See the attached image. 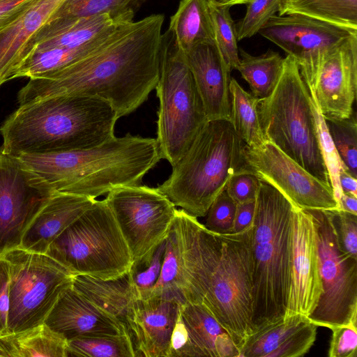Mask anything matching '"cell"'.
I'll return each instance as SVG.
<instances>
[{"label":"cell","mask_w":357,"mask_h":357,"mask_svg":"<svg viewBox=\"0 0 357 357\" xmlns=\"http://www.w3.org/2000/svg\"><path fill=\"white\" fill-rule=\"evenodd\" d=\"M162 14L116 29L96 50L56 73L30 78L17 93L19 106L62 95L98 97L119 118L136 110L155 89L160 76Z\"/></svg>","instance_id":"obj_1"},{"label":"cell","mask_w":357,"mask_h":357,"mask_svg":"<svg viewBox=\"0 0 357 357\" xmlns=\"http://www.w3.org/2000/svg\"><path fill=\"white\" fill-rule=\"evenodd\" d=\"M109 102L96 96L62 95L19 106L0 128V151L17 156L98 146L114 137L119 119Z\"/></svg>","instance_id":"obj_2"},{"label":"cell","mask_w":357,"mask_h":357,"mask_svg":"<svg viewBox=\"0 0 357 357\" xmlns=\"http://www.w3.org/2000/svg\"><path fill=\"white\" fill-rule=\"evenodd\" d=\"M16 157L54 191L93 199L116 188L141 184L161 159L156 139L130 133L92 148Z\"/></svg>","instance_id":"obj_3"},{"label":"cell","mask_w":357,"mask_h":357,"mask_svg":"<svg viewBox=\"0 0 357 357\" xmlns=\"http://www.w3.org/2000/svg\"><path fill=\"white\" fill-rule=\"evenodd\" d=\"M244 145L229 120L208 121L157 188L188 214L204 217L230 178L245 169Z\"/></svg>","instance_id":"obj_4"},{"label":"cell","mask_w":357,"mask_h":357,"mask_svg":"<svg viewBox=\"0 0 357 357\" xmlns=\"http://www.w3.org/2000/svg\"><path fill=\"white\" fill-rule=\"evenodd\" d=\"M266 141L321 181L331 184L320 150L309 90L295 59H283L278 82L258 106Z\"/></svg>","instance_id":"obj_5"},{"label":"cell","mask_w":357,"mask_h":357,"mask_svg":"<svg viewBox=\"0 0 357 357\" xmlns=\"http://www.w3.org/2000/svg\"><path fill=\"white\" fill-rule=\"evenodd\" d=\"M155 89L159 100L155 139L161 159L172 167L208 120L184 54L168 30L162 34L160 76Z\"/></svg>","instance_id":"obj_6"},{"label":"cell","mask_w":357,"mask_h":357,"mask_svg":"<svg viewBox=\"0 0 357 357\" xmlns=\"http://www.w3.org/2000/svg\"><path fill=\"white\" fill-rule=\"evenodd\" d=\"M46 255L75 275L102 280L126 274L132 263L127 243L105 199L96 200L54 239Z\"/></svg>","instance_id":"obj_7"},{"label":"cell","mask_w":357,"mask_h":357,"mask_svg":"<svg viewBox=\"0 0 357 357\" xmlns=\"http://www.w3.org/2000/svg\"><path fill=\"white\" fill-rule=\"evenodd\" d=\"M220 235V257L202 304L240 351L252 334V227Z\"/></svg>","instance_id":"obj_8"},{"label":"cell","mask_w":357,"mask_h":357,"mask_svg":"<svg viewBox=\"0 0 357 357\" xmlns=\"http://www.w3.org/2000/svg\"><path fill=\"white\" fill-rule=\"evenodd\" d=\"M3 256L9 264L8 328L15 334L43 324L75 275L46 254L15 248Z\"/></svg>","instance_id":"obj_9"},{"label":"cell","mask_w":357,"mask_h":357,"mask_svg":"<svg viewBox=\"0 0 357 357\" xmlns=\"http://www.w3.org/2000/svg\"><path fill=\"white\" fill-rule=\"evenodd\" d=\"M294 212L278 227H252V333L284 318L291 282Z\"/></svg>","instance_id":"obj_10"},{"label":"cell","mask_w":357,"mask_h":357,"mask_svg":"<svg viewBox=\"0 0 357 357\" xmlns=\"http://www.w3.org/2000/svg\"><path fill=\"white\" fill-rule=\"evenodd\" d=\"M307 211L314 227L322 282L318 305L308 319L331 330L357 324V259L339 247L330 210Z\"/></svg>","instance_id":"obj_11"},{"label":"cell","mask_w":357,"mask_h":357,"mask_svg":"<svg viewBox=\"0 0 357 357\" xmlns=\"http://www.w3.org/2000/svg\"><path fill=\"white\" fill-rule=\"evenodd\" d=\"M105 201L132 261L151 253L167 237L176 211V206L157 188L141 184L116 188L107 194Z\"/></svg>","instance_id":"obj_12"},{"label":"cell","mask_w":357,"mask_h":357,"mask_svg":"<svg viewBox=\"0 0 357 357\" xmlns=\"http://www.w3.org/2000/svg\"><path fill=\"white\" fill-rule=\"evenodd\" d=\"M296 61L308 89H313L326 52L357 35V29L308 16L273 15L259 31Z\"/></svg>","instance_id":"obj_13"},{"label":"cell","mask_w":357,"mask_h":357,"mask_svg":"<svg viewBox=\"0 0 357 357\" xmlns=\"http://www.w3.org/2000/svg\"><path fill=\"white\" fill-rule=\"evenodd\" d=\"M245 168L279 190L303 210L338 209L332 186L305 170L277 146L266 141L257 148L244 145Z\"/></svg>","instance_id":"obj_14"},{"label":"cell","mask_w":357,"mask_h":357,"mask_svg":"<svg viewBox=\"0 0 357 357\" xmlns=\"http://www.w3.org/2000/svg\"><path fill=\"white\" fill-rule=\"evenodd\" d=\"M55 192L17 157L0 151V255L19 247L28 222Z\"/></svg>","instance_id":"obj_15"},{"label":"cell","mask_w":357,"mask_h":357,"mask_svg":"<svg viewBox=\"0 0 357 357\" xmlns=\"http://www.w3.org/2000/svg\"><path fill=\"white\" fill-rule=\"evenodd\" d=\"M356 89L357 35L326 52L311 90L325 119H343L354 112Z\"/></svg>","instance_id":"obj_16"},{"label":"cell","mask_w":357,"mask_h":357,"mask_svg":"<svg viewBox=\"0 0 357 357\" xmlns=\"http://www.w3.org/2000/svg\"><path fill=\"white\" fill-rule=\"evenodd\" d=\"M322 293V282L311 215L296 208L293 220L291 282L284 318L301 314L309 317Z\"/></svg>","instance_id":"obj_17"},{"label":"cell","mask_w":357,"mask_h":357,"mask_svg":"<svg viewBox=\"0 0 357 357\" xmlns=\"http://www.w3.org/2000/svg\"><path fill=\"white\" fill-rule=\"evenodd\" d=\"M176 217L182 243L183 297L186 303L202 304L220 257V235L183 209H176Z\"/></svg>","instance_id":"obj_18"},{"label":"cell","mask_w":357,"mask_h":357,"mask_svg":"<svg viewBox=\"0 0 357 357\" xmlns=\"http://www.w3.org/2000/svg\"><path fill=\"white\" fill-rule=\"evenodd\" d=\"M44 323L67 340L85 336L128 335L118 321L73 287L61 295Z\"/></svg>","instance_id":"obj_19"},{"label":"cell","mask_w":357,"mask_h":357,"mask_svg":"<svg viewBox=\"0 0 357 357\" xmlns=\"http://www.w3.org/2000/svg\"><path fill=\"white\" fill-rule=\"evenodd\" d=\"M208 121L229 120L231 71L215 43L200 44L183 53Z\"/></svg>","instance_id":"obj_20"},{"label":"cell","mask_w":357,"mask_h":357,"mask_svg":"<svg viewBox=\"0 0 357 357\" xmlns=\"http://www.w3.org/2000/svg\"><path fill=\"white\" fill-rule=\"evenodd\" d=\"M96 200L83 195L54 192L28 222L17 248L46 254L54 239Z\"/></svg>","instance_id":"obj_21"},{"label":"cell","mask_w":357,"mask_h":357,"mask_svg":"<svg viewBox=\"0 0 357 357\" xmlns=\"http://www.w3.org/2000/svg\"><path fill=\"white\" fill-rule=\"evenodd\" d=\"M181 305L157 296L137 299L132 332L136 357H169L170 338Z\"/></svg>","instance_id":"obj_22"},{"label":"cell","mask_w":357,"mask_h":357,"mask_svg":"<svg viewBox=\"0 0 357 357\" xmlns=\"http://www.w3.org/2000/svg\"><path fill=\"white\" fill-rule=\"evenodd\" d=\"M130 22L107 14L79 18L52 17L30 40L24 58L35 50L81 47Z\"/></svg>","instance_id":"obj_23"},{"label":"cell","mask_w":357,"mask_h":357,"mask_svg":"<svg viewBox=\"0 0 357 357\" xmlns=\"http://www.w3.org/2000/svg\"><path fill=\"white\" fill-rule=\"evenodd\" d=\"M65 0H36L12 22L0 29V86L13 79L30 40Z\"/></svg>","instance_id":"obj_24"},{"label":"cell","mask_w":357,"mask_h":357,"mask_svg":"<svg viewBox=\"0 0 357 357\" xmlns=\"http://www.w3.org/2000/svg\"><path fill=\"white\" fill-rule=\"evenodd\" d=\"M127 273L108 280L75 275L72 287L118 321L125 328L132 342L137 298L132 290Z\"/></svg>","instance_id":"obj_25"},{"label":"cell","mask_w":357,"mask_h":357,"mask_svg":"<svg viewBox=\"0 0 357 357\" xmlns=\"http://www.w3.org/2000/svg\"><path fill=\"white\" fill-rule=\"evenodd\" d=\"M180 312L197 357H239L229 334L202 304L185 303Z\"/></svg>","instance_id":"obj_26"},{"label":"cell","mask_w":357,"mask_h":357,"mask_svg":"<svg viewBox=\"0 0 357 357\" xmlns=\"http://www.w3.org/2000/svg\"><path fill=\"white\" fill-rule=\"evenodd\" d=\"M168 31L183 53L200 44L214 43L208 0H181Z\"/></svg>","instance_id":"obj_27"},{"label":"cell","mask_w":357,"mask_h":357,"mask_svg":"<svg viewBox=\"0 0 357 357\" xmlns=\"http://www.w3.org/2000/svg\"><path fill=\"white\" fill-rule=\"evenodd\" d=\"M114 31L78 48L50 47L33 50L16 68L13 79L44 77L62 70L96 50Z\"/></svg>","instance_id":"obj_28"},{"label":"cell","mask_w":357,"mask_h":357,"mask_svg":"<svg viewBox=\"0 0 357 357\" xmlns=\"http://www.w3.org/2000/svg\"><path fill=\"white\" fill-rule=\"evenodd\" d=\"M229 122L237 136L248 147L257 148L266 139L260 123L258 106L261 99L245 91L231 78Z\"/></svg>","instance_id":"obj_29"},{"label":"cell","mask_w":357,"mask_h":357,"mask_svg":"<svg viewBox=\"0 0 357 357\" xmlns=\"http://www.w3.org/2000/svg\"><path fill=\"white\" fill-rule=\"evenodd\" d=\"M182 243L178 220L174 219L166 237V246L160 276L151 296L174 300L183 304ZM150 296V297H151Z\"/></svg>","instance_id":"obj_30"},{"label":"cell","mask_w":357,"mask_h":357,"mask_svg":"<svg viewBox=\"0 0 357 357\" xmlns=\"http://www.w3.org/2000/svg\"><path fill=\"white\" fill-rule=\"evenodd\" d=\"M279 15L298 14L357 29V0H282Z\"/></svg>","instance_id":"obj_31"},{"label":"cell","mask_w":357,"mask_h":357,"mask_svg":"<svg viewBox=\"0 0 357 357\" xmlns=\"http://www.w3.org/2000/svg\"><path fill=\"white\" fill-rule=\"evenodd\" d=\"M239 57L236 70L248 83L251 93L259 99L268 97L278 82L284 59L271 50L261 55L253 56L240 49Z\"/></svg>","instance_id":"obj_32"},{"label":"cell","mask_w":357,"mask_h":357,"mask_svg":"<svg viewBox=\"0 0 357 357\" xmlns=\"http://www.w3.org/2000/svg\"><path fill=\"white\" fill-rule=\"evenodd\" d=\"M13 357H67L68 340L45 323L10 334Z\"/></svg>","instance_id":"obj_33"},{"label":"cell","mask_w":357,"mask_h":357,"mask_svg":"<svg viewBox=\"0 0 357 357\" xmlns=\"http://www.w3.org/2000/svg\"><path fill=\"white\" fill-rule=\"evenodd\" d=\"M310 319L301 314L280 321L252 333L240 350L239 357H268L289 335Z\"/></svg>","instance_id":"obj_34"},{"label":"cell","mask_w":357,"mask_h":357,"mask_svg":"<svg viewBox=\"0 0 357 357\" xmlns=\"http://www.w3.org/2000/svg\"><path fill=\"white\" fill-rule=\"evenodd\" d=\"M136 357L127 334L95 335L68 340L67 357Z\"/></svg>","instance_id":"obj_35"},{"label":"cell","mask_w":357,"mask_h":357,"mask_svg":"<svg viewBox=\"0 0 357 357\" xmlns=\"http://www.w3.org/2000/svg\"><path fill=\"white\" fill-rule=\"evenodd\" d=\"M215 45L229 70H236L239 61L236 28L230 6L218 0H208Z\"/></svg>","instance_id":"obj_36"},{"label":"cell","mask_w":357,"mask_h":357,"mask_svg":"<svg viewBox=\"0 0 357 357\" xmlns=\"http://www.w3.org/2000/svg\"><path fill=\"white\" fill-rule=\"evenodd\" d=\"M142 0H65L52 17L79 18L107 14L133 21L135 8Z\"/></svg>","instance_id":"obj_37"},{"label":"cell","mask_w":357,"mask_h":357,"mask_svg":"<svg viewBox=\"0 0 357 357\" xmlns=\"http://www.w3.org/2000/svg\"><path fill=\"white\" fill-rule=\"evenodd\" d=\"M166 246V238L149 255L133 261L128 276L137 299H146L160 276Z\"/></svg>","instance_id":"obj_38"},{"label":"cell","mask_w":357,"mask_h":357,"mask_svg":"<svg viewBox=\"0 0 357 357\" xmlns=\"http://www.w3.org/2000/svg\"><path fill=\"white\" fill-rule=\"evenodd\" d=\"M344 169L357 178V123L355 112L343 119H325Z\"/></svg>","instance_id":"obj_39"},{"label":"cell","mask_w":357,"mask_h":357,"mask_svg":"<svg viewBox=\"0 0 357 357\" xmlns=\"http://www.w3.org/2000/svg\"><path fill=\"white\" fill-rule=\"evenodd\" d=\"M308 90L310 95V101L320 150L330 176L334 196L338 204V201L342 193L339 181V173L340 170L344 169V167L333 144L325 119L319 109L314 93L312 90Z\"/></svg>","instance_id":"obj_40"},{"label":"cell","mask_w":357,"mask_h":357,"mask_svg":"<svg viewBox=\"0 0 357 357\" xmlns=\"http://www.w3.org/2000/svg\"><path fill=\"white\" fill-rule=\"evenodd\" d=\"M282 0H251L244 17L236 24L237 40L258 33L271 17L279 10Z\"/></svg>","instance_id":"obj_41"},{"label":"cell","mask_w":357,"mask_h":357,"mask_svg":"<svg viewBox=\"0 0 357 357\" xmlns=\"http://www.w3.org/2000/svg\"><path fill=\"white\" fill-rule=\"evenodd\" d=\"M236 203L222 191L211 204L206 215L204 227L218 234H231Z\"/></svg>","instance_id":"obj_42"},{"label":"cell","mask_w":357,"mask_h":357,"mask_svg":"<svg viewBox=\"0 0 357 357\" xmlns=\"http://www.w3.org/2000/svg\"><path fill=\"white\" fill-rule=\"evenodd\" d=\"M317 326L309 321L289 335L268 357H301L305 355L313 346Z\"/></svg>","instance_id":"obj_43"},{"label":"cell","mask_w":357,"mask_h":357,"mask_svg":"<svg viewBox=\"0 0 357 357\" xmlns=\"http://www.w3.org/2000/svg\"><path fill=\"white\" fill-rule=\"evenodd\" d=\"M340 249L357 259V215L340 209L330 210Z\"/></svg>","instance_id":"obj_44"},{"label":"cell","mask_w":357,"mask_h":357,"mask_svg":"<svg viewBox=\"0 0 357 357\" xmlns=\"http://www.w3.org/2000/svg\"><path fill=\"white\" fill-rule=\"evenodd\" d=\"M259 182L253 173L244 169L230 178L225 191L236 204L254 201L257 198Z\"/></svg>","instance_id":"obj_45"},{"label":"cell","mask_w":357,"mask_h":357,"mask_svg":"<svg viewBox=\"0 0 357 357\" xmlns=\"http://www.w3.org/2000/svg\"><path fill=\"white\" fill-rule=\"evenodd\" d=\"M328 349L329 357H356L357 355V324L335 327Z\"/></svg>","instance_id":"obj_46"},{"label":"cell","mask_w":357,"mask_h":357,"mask_svg":"<svg viewBox=\"0 0 357 357\" xmlns=\"http://www.w3.org/2000/svg\"><path fill=\"white\" fill-rule=\"evenodd\" d=\"M169 357H197L180 309L170 338Z\"/></svg>","instance_id":"obj_47"},{"label":"cell","mask_w":357,"mask_h":357,"mask_svg":"<svg viewBox=\"0 0 357 357\" xmlns=\"http://www.w3.org/2000/svg\"><path fill=\"white\" fill-rule=\"evenodd\" d=\"M9 310V264L0 255V336L10 335L8 328Z\"/></svg>","instance_id":"obj_48"},{"label":"cell","mask_w":357,"mask_h":357,"mask_svg":"<svg viewBox=\"0 0 357 357\" xmlns=\"http://www.w3.org/2000/svg\"><path fill=\"white\" fill-rule=\"evenodd\" d=\"M255 207L256 200L236 204L231 233H241L252 227L255 218Z\"/></svg>","instance_id":"obj_49"},{"label":"cell","mask_w":357,"mask_h":357,"mask_svg":"<svg viewBox=\"0 0 357 357\" xmlns=\"http://www.w3.org/2000/svg\"><path fill=\"white\" fill-rule=\"evenodd\" d=\"M36 0H0V29L24 13Z\"/></svg>","instance_id":"obj_50"},{"label":"cell","mask_w":357,"mask_h":357,"mask_svg":"<svg viewBox=\"0 0 357 357\" xmlns=\"http://www.w3.org/2000/svg\"><path fill=\"white\" fill-rule=\"evenodd\" d=\"M339 181L342 193L357 197V178L351 176L346 169L339 173Z\"/></svg>","instance_id":"obj_51"},{"label":"cell","mask_w":357,"mask_h":357,"mask_svg":"<svg viewBox=\"0 0 357 357\" xmlns=\"http://www.w3.org/2000/svg\"><path fill=\"white\" fill-rule=\"evenodd\" d=\"M338 209L357 215V197L342 193L338 201Z\"/></svg>","instance_id":"obj_52"},{"label":"cell","mask_w":357,"mask_h":357,"mask_svg":"<svg viewBox=\"0 0 357 357\" xmlns=\"http://www.w3.org/2000/svg\"><path fill=\"white\" fill-rule=\"evenodd\" d=\"M0 356L13 357V348L10 335L0 336Z\"/></svg>","instance_id":"obj_53"},{"label":"cell","mask_w":357,"mask_h":357,"mask_svg":"<svg viewBox=\"0 0 357 357\" xmlns=\"http://www.w3.org/2000/svg\"><path fill=\"white\" fill-rule=\"evenodd\" d=\"M225 4H227L230 6L237 5V4H247L251 0H218Z\"/></svg>","instance_id":"obj_54"}]
</instances>
